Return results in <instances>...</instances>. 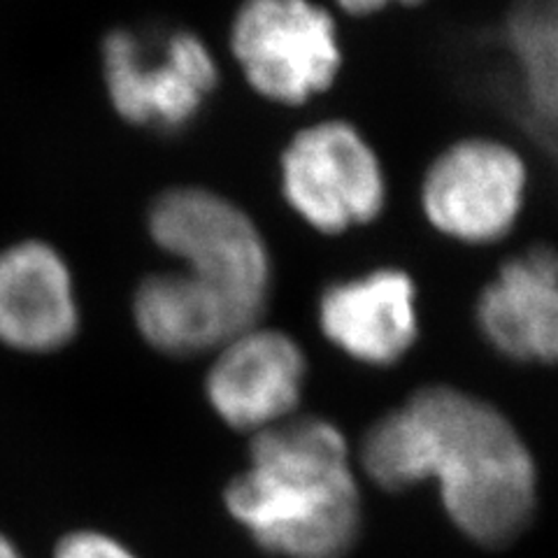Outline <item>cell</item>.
Masks as SVG:
<instances>
[{
  "label": "cell",
  "mask_w": 558,
  "mask_h": 558,
  "mask_svg": "<svg viewBox=\"0 0 558 558\" xmlns=\"http://www.w3.org/2000/svg\"><path fill=\"white\" fill-rule=\"evenodd\" d=\"M356 461L384 494L435 486L440 510L468 543L508 549L537 514L535 453L510 414L449 381L408 393L363 430Z\"/></svg>",
  "instance_id": "1"
},
{
  "label": "cell",
  "mask_w": 558,
  "mask_h": 558,
  "mask_svg": "<svg viewBox=\"0 0 558 558\" xmlns=\"http://www.w3.org/2000/svg\"><path fill=\"white\" fill-rule=\"evenodd\" d=\"M363 484L344 428L301 412L250 438L223 510L272 558H349L365 529Z\"/></svg>",
  "instance_id": "2"
},
{
  "label": "cell",
  "mask_w": 558,
  "mask_h": 558,
  "mask_svg": "<svg viewBox=\"0 0 558 558\" xmlns=\"http://www.w3.org/2000/svg\"><path fill=\"white\" fill-rule=\"evenodd\" d=\"M149 235L178 268L264 319L272 256L242 207L201 186L168 189L149 207Z\"/></svg>",
  "instance_id": "3"
},
{
  "label": "cell",
  "mask_w": 558,
  "mask_h": 558,
  "mask_svg": "<svg viewBox=\"0 0 558 558\" xmlns=\"http://www.w3.org/2000/svg\"><path fill=\"white\" fill-rule=\"evenodd\" d=\"M231 51L252 89L279 105L328 92L342 65L333 14L312 0H244Z\"/></svg>",
  "instance_id": "4"
},
{
  "label": "cell",
  "mask_w": 558,
  "mask_h": 558,
  "mask_svg": "<svg viewBox=\"0 0 558 558\" xmlns=\"http://www.w3.org/2000/svg\"><path fill=\"white\" fill-rule=\"evenodd\" d=\"M282 194L314 231L340 235L379 217L387 180L361 131L328 119L299 131L284 147Z\"/></svg>",
  "instance_id": "5"
},
{
  "label": "cell",
  "mask_w": 558,
  "mask_h": 558,
  "mask_svg": "<svg viewBox=\"0 0 558 558\" xmlns=\"http://www.w3.org/2000/svg\"><path fill=\"white\" fill-rule=\"evenodd\" d=\"M102 77L112 108L129 124L180 129L217 89L219 68L213 49L191 31L159 40L112 31L102 43Z\"/></svg>",
  "instance_id": "6"
},
{
  "label": "cell",
  "mask_w": 558,
  "mask_h": 558,
  "mask_svg": "<svg viewBox=\"0 0 558 558\" xmlns=\"http://www.w3.org/2000/svg\"><path fill=\"white\" fill-rule=\"evenodd\" d=\"M207 359L203 396L223 426L254 438L301 414L310 356L289 330L260 322Z\"/></svg>",
  "instance_id": "7"
},
{
  "label": "cell",
  "mask_w": 558,
  "mask_h": 558,
  "mask_svg": "<svg viewBox=\"0 0 558 558\" xmlns=\"http://www.w3.org/2000/svg\"><path fill=\"white\" fill-rule=\"evenodd\" d=\"M529 170L510 145L465 137L435 159L422 182V209L435 231L463 244H494L523 209Z\"/></svg>",
  "instance_id": "8"
},
{
  "label": "cell",
  "mask_w": 558,
  "mask_h": 558,
  "mask_svg": "<svg viewBox=\"0 0 558 558\" xmlns=\"http://www.w3.org/2000/svg\"><path fill=\"white\" fill-rule=\"evenodd\" d=\"M322 338L361 368L391 371L412 356L422 338V310L414 277L381 266L336 279L322 289L314 310Z\"/></svg>",
  "instance_id": "9"
},
{
  "label": "cell",
  "mask_w": 558,
  "mask_h": 558,
  "mask_svg": "<svg viewBox=\"0 0 558 558\" xmlns=\"http://www.w3.org/2000/svg\"><path fill=\"white\" fill-rule=\"evenodd\" d=\"M473 319L496 356L558 368V250L537 244L500 264L477 293Z\"/></svg>",
  "instance_id": "10"
},
{
  "label": "cell",
  "mask_w": 558,
  "mask_h": 558,
  "mask_svg": "<svg viewBox=\"0 0 558 558\" xmlns=\"http://www.w3.org/2000/svg\"><path fill=\"white\" fill-rule=\"evenodd\" d=\"M80 328L75 275L54 244L22 240L0 250V344L49 356L73 344Z\"/></svg>",
  "instance_id": "11"
},
{
  "label": "cell",
  "mask_w": 558,
  "mask_h": 558,
  "mask_svg": "<svg viewBox=\"0 0 558 558\" xmlns=\"http://www.w3.org/2000/svg\"><path fill=\"white\" fill-rule=\"evenodd\" d=\"M131 317L143 342L170 359L209 356L264 322L182 268L147 275L133 291Z\"/></svg>",
  "instance_id": "12"
},
{
  "label": "cell",
  "mask_w": 558,
  "mask_h": 558,
  "mask_svg": "<svg viewBox=\"0 0 558 558\" xmlns=\"http://www.w3.org/2000/svg\"><path fill=\"white\" fill-rule=\"evenodd\" d=\"M510 40L535 117L558 135V0L519 10Z\"/></svg>",
  "instance_id": "13"
},
{
  "label": "cell",
  "mask_w": 558,
  "mask_h": 558,
  "mask_svg": "<svg viewBox=\"0 0 558 558\" xmlns=\"http://www.w3.org/2000/svg\"><path fill=\"white\" fill-rule=\"evenodd\" d=\"M51 558H143L126 539L102 529H73L63 533Z\"/></svg>",
  "instance_id": "14"
},
{
  "label": "cell",
  "mask_w": 558,
  "mask_h": 558,
  "mask_svg": "<svg viewBox=\"0 0 558 558\" xmlns=\"http://www.w3.org/2000/svg\"><path fill=\"white\" fill-rule=\"evenodd\" d=\"M336 3L349 12V14H356V16H363V14H373V12H379L391 3H403V5H414V3H422V0H336Z\"/></svg>",
  "instance_id": "15"
},
{
  "label": "cell",
  "mask_w": 558,
  "mask_h": 558,
  "mask_svg": "<svg viewBox=\"0 0 558 558\" xmlns=\"http://www.w3.org/2000/svg\"><path fill=\"white\" fill-rule=\"evenodd\" d=\"M0 558H28L20 543L12 535H8L3 529H0Z\"/></svg>",
  "instance_id": "16"
}]
</instances>
